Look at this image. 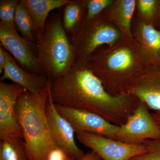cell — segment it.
<instances>
[{
  "label": "cell",
  "instance_id": "11",
  "mask_svg": "<svg viewBox=\"0 0 160 160\" xmlns=\"http://www.w3.org/2000/svg\"><path fill=\"white\" fill-rule=\"evenodd\" d=\"M9 79L32 94L39 93L49 85L50 80L42 75L22 69L7 52V58L1 82Z\"/></svg>",
  "mask_w": 160,
  "mask_h": 160
},
{
  "label": "cell",
  "instance_id": "14",
  "mask_svg": "<svg viewBox=\"0 0 160 160\" xmlns=\"http://www.w3.org/2000/svg\"><path fill=\"white\" fill-rule=\"evenodd\" d=\"M142 41L153 63L160 62V30L150 24L141 27Z\"/></svg>",
  "mask_w": 160,
  "mask_h": 160
},
{
  "label": "cell",
  "instance_id": "21",
  "mask_svg": "<svg viewBox=\"0 0 160 160\" xmlns=\"http://www.w3.org/2000/svg\"><path fill=\"white\" fill-rule=\"evenodd\" d=\"M112 3L111 0H90L86 2V20L89 21L97 16L105 8Z\"/></svg>",
  "mask_w": 160,
  "mask_h": 160
},
{
  "label": "cell",
  "instance_id": "5",
  "mask_svg": "<svg viewBox=\"0 0 160 160\" xmlns=\"http://www.w3.org/2000/svg\"><path fill=\"white\" fill-rule=\"evenodd\" d=\"M76 134L81 144L95 152L102 160H129L147 151L144 144H127L88 132H79Z\"/></svg>",
  "mask_w": 160,
  "mask_h": 160
},
{
  "label": "cell",
  "instance_id": "10",
  "mask_svg": "<svg viewBox=\"0 0 160 160\" xmlns=\"http://www.w3.org/2000/svg\"><path fill=\"white\" fill-rule=\"evenodd\" d=\"M126 93L145 103L149 109L160 112V62L153 63L145 74L132 78Z\"/></svg>",
  "mask_w": 160,
  "mask_h": 160
},
{
  "label": "cell",
  "instance_id": "6",
  "mask_svg": "<svg viewBox=\"0 0 160 160\" xmlns=\"http://www.w3.org/2000/svg\"><path fill=\"white\" fill-rule=\"evenodd\" d=\"M50 87L46 112L52 137L57 146L69 156L75 160H81L86 153L76 144L75 132L71 124L57 110L51 97Z\"/></svg>",
  "mask_w": 160,
  "mask_h": 160
},
{
  "label": "cell",
  "instance_id": "1",
  "mask_svg": "<svg viewBox=\"0 0 160 160\" xmlns=\"http://www.w3.org/2000/svg\"><path fill=\"white\" fill-rule=\"evenodd\" d=\"M50 90L55 104L91 112L118 126L126 123L140 102L127 93L112 95L83 60H76L66 75L51 81Z\"/></svg>",
  "mask_w": 160,
  "mask_h": 160
},
{
  "label": "cell",
  "instance_id": "27",
  "mask_svg": "<svg viewBox=\"0 0 160 160\" xmlns=\"http://www.w3.org/2000/svg\"><path fill=\"white\" fill-rule=\"evenodd\" d=\"M98 160H102V159L100 158V159H99Z\"/></svg>",
  "mask_w": 160,
  "mask_h": 160
},
{
  "label": "cell",
  "instance_id": "7",
  "mask_svg": "<svg viewBox=\"0 0 160 160\" xmlns=\"http://www.w3.org/2000/svg\"><path fill=\"white\" fill-rule=\"evenodd\" d=\"M57 110L71 124L76 133L88 132L115 140L119 126L91 112L55 104Z\"/></svg>",
  "mask_w": 160,
  "mask_h": 160
},
{
  "label": "cell",
  "instance_id": "28",
  "mask_svg": "<svg viewBox=\"0 0 160 160\" xmlns=\"http://www.w3.org/2000/svg\"><path fill=\"white\" fill-rule=\"evenodd\" d=\"M159 127H160V126H159Z\"/></svg>",
  "mask_w": 160,
  "mask_h": 160
},
{
  "label": "cell",
  "instance_id": "16",
  "mask_svg": "<svg viewBox=\"0 0 160 160\" xmlns=\"http://www.w3.org/2000/svg\"><path fill=\"white\" fill-rule=\"evenodd\" d=\"M64 7L62 17L63 27L69 37L78 28L82 17V7L79 2L74 1H72Z\"/></svg>",
  "mask_w": 160,
  "mask_h": 160
},
{
  "label": "cell",
  "instance_id": "20",
  "mask_svg": "<svg viewBox=\"0 0 160 160\" xmlns=\"http://www.w3.org/2000/svg\"><path fill=\"white\" fill-rule=\"evenodd\" d=\"M143 144L147 147V152L129 160H160V140H146Z\"/></svg>",
  "mask_w": 160,
  "mask_h": 160
},
{
  "label": "cell",
  "instance_id": "13",
  "mask_svg": "<svg viewBox=\"0 0 160 160\" xmlns=\"http://www.w3.org/2000/svg\"><path fill=\"white\" fill-rule=\"evenodd\" d=\"M0 160H30L23 138L16 137L1 140Z\"/></svg>",
  "mask_w": 160,
  "mask_h": 160
},
{
  "label": "cell",
  "instance_id": "18",
  "mask_svg": "<svg viewBox=\"0 0 160 160\" xmlns=\"http://www.w3.org/2000/svg\"><path fill=\"white\" fill-rule=\"evenodd\" d=\"M135 3L134 0L120 1L117 10L118 22L129 35H131V20L134 11Z\"/></svg>",
  "mask_w": 160,
  "mask_h": 160
},
{
  "label": "cell",
  "instance_id": "26",
  "mask_svg": "<svg viewBox=\"0 0 160 160\" xmlns=\"http://www.w3.org/2000/svg\"><path fill=\"white\" fill-rule=\"evenodd\" d=\"M151 116L154 122L160 127V112H155L151 113Z\"/></svg>",
  "mask_w": 160,
  "mask_h": 160
},
{
  "label": "cell",
  "instance_id": "23",
  "mask_svg": "<svg viewBox=\"0 0 160 160\" xmlns=\"http://www.w3.org/2000/svg\"><path fill=\"white\" fill-rule=\"evenodd\" d=\"M46 160H75L57 147L49 152Z\"/></svg>",
  "mask_w": 160,
  "mask_h": 160
},
{
  "label": "cell",
  "instance_id": "4",
  "mask_svg": "<svg viewBox=\"0 0 160 160\" xmlns=\"http://www.w3.org/2000/svg\"><path fill=\"white\" fill-rule=\"evenodd\" d=\"M148 106L140 101L127 122L119 126L115 140L133 145L142 144L148 140H160L159 126L154 122Z\"/></svg>",
  "mask_w": 160,
  "mask_h": 160
},
{
  "label": "cell",
  "instance_id": "8",
  "mask_svg": "<svg viewBox=\"0 0 160 160\" xmlns=\"http://www.w3.org/2000/svg\"><path fill=\"white\" fill-rule=\"evenodd\" d=\"M25 90L14 83L0 82V139L23 138V133L16 114V104Z\"/></svg>",
  "mask_w": 160,
  "mask_h": 160
},
{
  "label": "cell",
  "instance_id": "22",
  "mask_svg": "<svg viewBox=\"0 0 160 160\" xmlns=\"http://www.w3.org/2000/svg\"><path fill=\"white\" fill-rule=\"evenodd\" d=\"M138 7L140 11L147 17L152 18L160 11V1L155 0H140Z\"/></svg>",
  "mask_w": 160,
  "mask_h": 160
},
{
  "label": "cell",
  "instance_id": "2",
  "mask_svg": "<svg viewBox=\"0 0 160 160\" xmlns=\"http://www.w3.org/2000/svg\"><path fill=\"white\" fill-rule=\"evenodd\" d=\"M51 81L39 93L24 90L16 104L18 121L23 133L30 160H46L57 147L52 137L46 112Z\"/></svg>",
  "mask_w": 160,
  "mask_h": 160
},
{
  "label": "cell",
  "instance_id": "15",
  "mask_svg": "<svg viewBox=\"0 0 160 160\" xmlns=\"http://www.w3.org/2000/svg\"><path fill=\"white\" fill-rule=\"evenodd\" d=\"M14 21L23 38L32 42L35 37L34 22L29 10L21 1L16 10Z\"/></svg>",
  "mask_w": 160,
  "mask_h": 160
},
{
  "label": "cell",
  "instance_id": "17",
  "mask_svg": "<svg viewBox=\"0 0 160 160\" xmlns=\"http://www.w3.org/2000/svg\"><path fill=\"white\" fill-rule=\"evenodd\" d=\"M133 63L131 52L127 49H118L108 58L107 65L108 67L115 71H122L129 69Z\"/></svg>",
  "mask_w": 160,
  "mask_h": 160
},
{
  "label": "cell",
  "instance_id": "3",
  "mask_svg": "<svg viewBox=\"0 0 160 160\" xmlns=\"http://www.w3.org/2000/svg\"><path fill=\"white\" fill-rule=\"evenodd\" d=\"M35 39L39 74L51 81L66 75L76 58L61 16L58 13L52 16L44 31L36 34Z\"/></svg>",
  "mask_w": 160,
  "mask_h": 160
},
{
  "label": "cell",
  "instance_id": "25",
  "mask_svg": "<svg viewBox=\"0 0 160 160\" xmlns=\"http://www.w3.org/2000/svg\"><path fill=\"white\" fill-rule=\"evenodd\" d=\"M101 158L93 151L87 152L81 160H98Z\"/></svg>",
  "mask_w": 160,
  "mask_h": 160
},
{
  "label": "cell",
  "instance_id": "19",
  "mask_svg": "<svg viewBox=\"0 0 160 160\" xmlns=\"http://www.w3.org/2000/svg\"><path fill=\"white\" fill-rule=\"evenodd\" d=\"M20 1L1 0L0 1V19L1 22L12 27H16L15 14Z\"/></svg>",
  "mask_w": 160,
  "mask_h": 160
},
{
  "label": "cell",
  "instance_id": "24",
  "mask_svg": "<svg viewBox=\"0 0 160 160\" xmlns=\"http://www.w3.org/2000/svg\"><path fill=\"white\" fill-rule=\"evenodd\" d=\"M7 58V52L2 46H0V73H3Z\"/></svg>",
  "mask_w": 160,
  "mask_h": 160
},
{
  "label": "cell",
  "instance_id": "9",
  "mask_svg": "<svg viewBox=\"0 0 160 160\" xmlns=\"http://www.w3.org/2000/svg\"><path fill=\"white\" fill-rule=\"evenodd\" d=\"M0 42L1 46L14 56L23 69L39 74L37 52L34 51L33 44L20 36L16 27L0 22Z\"/></svg>",
  "mask_w": 160,
  "mask_h": 160
},
{
  "label": "cell",
  "instance_id": "12",
  "mask_svg": "<svg viewBox=\"0 0 160 160\" xmlns=\"http://www.w3.org/2000/svg\"><path fill=\"white\" fill-rule=\"evenodd\" d=\"M70 0H21L31 14L35 28V35L44 31L49 13L55 9H61Z\"/></svg>",
  "mask_w": 160,
  "mask_h": 160
}]
</instances>
